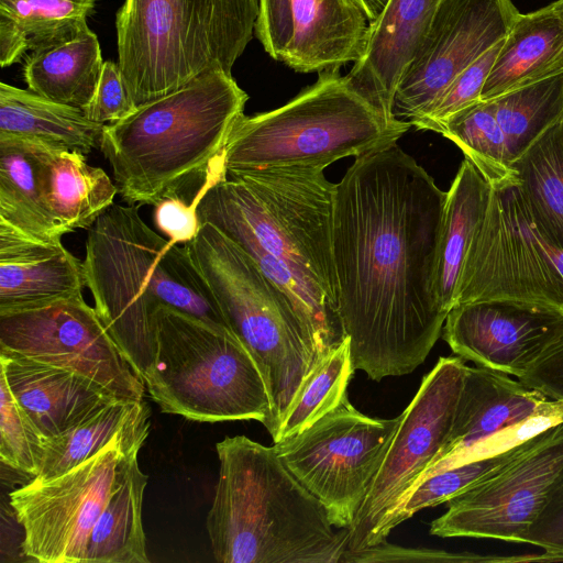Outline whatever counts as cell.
<instances>
[{
    "label": "cell",
    "instance_id": "cell-30",
    "mask_svg": "<svg viewBox=\"0 0 563 563\" xmlns=\"http://www.w3.org/2000/svg\"><path fill=\"white\" fill-rule=\"evenodd\" d=\"M538 230L563 247V118L510 164Z\"/></svg>",
    "mask_w": 563,
    "mask_h": 563
},
{
    "label": "cell",
    "instance_id": "cell-8",
    "mask_svg": "<svg viewBox=\"0 0 563 563\" xmlns=\"http://www.w3.org/2000/svg\"><path fill=\"white\" fill-rule=\"evenodd\" d=\"M238 340L265 380L275 437L306 379L323 357L289 298L235 242L211 223L184 244Z\"/></svg>",
    "mask_w": 563,
    "mask_h": 563
},
{
    "label": "cell",
    "instance_id": "cell-14",
    "mask_svg": "<svg viewBox=\"0 0 563 563\" xmlns=\"http://www.w3.org/2000/svg\"><path fill=\"white\" fill-rule=\"evenodd\" d=\"M466 364L440 357L423 376L374 476L353 523L346 551L376 545L382 525L444 445L454 418Z\"/></svg>",
    "mask_w": 563,
    "mask_h": 563
},
{
    "label": "cell",
    "instance_id": "cell-39",
    "mask_svg": "<svg viewBox=\"0 0 563 563\" xmlns=\"http://www.w3.org/2000/svg\"><path fill=\"white\" fill-rule=\"evenodd\" d=\"M135 109L123 82L119 64L104 62L93 98L82 109L85 115L91 121L109 124L124 119Z\"/></svg>",
    "mask_w": 563,
    "mask_h": 563
},
{
    "label": "cell",
    "instance_id": "cell-44",
    "mask_svg": "<svg viewBox=\"0 0 563 563\" xmlns=\"http://www.w3.org/2000/svg\"><path fill=\"white\" fill-rule=\"evenodd\" d=\"M365 13L369 23L375 21L388 0H353Z\"/></svg>",
    "mask_w": 563,
    "mask_h": 563
},
{
    "label": "cell",
    "instance_id": "cell-24",
    "mask_svg": "<svg viewBox=\"0 0 563 563\" xmlns=\"http://www.w3.org/2000/svg\"><path fill=\"white\" fill-rule=\"evenodd\" d=\"M563 71V19L553 3L519 13L483 87L482 100Z\"/></svg>",
    "mask_w": 563,
    "mask_h": 563
},
{
    "label": "cell",
    "instance_id": "cell-29",
    "mask_svg": "<svg viewBox=\"0 0 563 563\" xmlns=\"http://www.w3.org/2000/svg\"><path fill=\"white\" fill-rule=\"evenodd\" d=\"M48 205L65 233L90 229L111 206L115 184L100 167L87 163L86 155L56 147L44 169Z\"/></svg>",
    "mask_w": 563,
    "mask_h": 563
},
{
    "label": "cell",
    "instance_id": "cell-34",
    "mask_svg": "<svg viewBox=\"0 0 563 563\" xmlns=\"http://www.w3.org/2000/svg\"><path fill=\"white\" fill-rule=\"evenodd\" d=\"M354 371L346 336L310 373L273 438L274 443L299 434L338 407L347 395Z\"/></svg>",
    "mask_w": 563,
    "mask_h": 563
},
{
    "label": "cell",
    "instance_id": "cell-13",
    "mask_svg": "<svg viewBox=\"0 0 563 563\" xmlns=\"http://www.w3.org/2000/svg\"><path fill=\"white\" fill-rule=\"evenodd\" d=\"M562 489L563 421L530 438L508 464L450 499L430 533L525 543Z\"/></svg>",
    "mask_w": 563,
    "mask_h": 563
},
{
    "label": "cell",
    "instance_id": "cell-16",
    "mask_svg": "<svg viewBox=\"0 0 563 563\" xmlns=\"http://www.w3.org/2000/svg\"><path fill=\"white\" fill-rule=\"evenodd\" d=\"M518 14L511 0H441L400 79L394 117H422L462 70L506 37Z\"/></svg>",
    "mask_w": 563,
    "mask_h": 563
},
{
    "label": "cell",
    "instance_id": "cell-25",
    "mask_svg": "<svg viewBox=\"0 0 563 563\" xmlns=\"http://www.w3.org/2000/svg\"><path fill=\"white\" fill-rule=\"evenodd\" d=\"M490 189V184L465 158L446 191L434 283L438 301L446 313L455 303L465 258L486 212Z\"/></svg>",
    "mask_w": 563,
    "mask_h": 563
},
{
    "label": "cell",
    "instance_id": "cell-38",
    "mask_svg": "<svg viewBox=\"0 0 563 563\" xmlns=\"http://www.w3.org/2000/svg\"><path fill=\"white\" fill-rule=\"evenodd\" d=\"M503 42L504 40L462 70L430 109L422 117L410 122L411 125L419 130L439 132L441 124L451 115L482 100L483 87Z\"/></svg>",
    "mask_w": 563,
    "mask_h": 563
},
{
    "label": "cell",
    "instance_id": "cell-9",
    "mask_svg": "<svg viewBox=\"0 0 563 563\" xmlns=\"http://www.w3.org/2000/svg\"><path fill=\"white\" fill-rule=\"evenodd\" d=\"M153 329L144 384L163 412L200 422L253 419L269 429L265 380L233 333L168 306L156 310Z\"/></svg>",
    "mask_w": 563,
    "mask_h": 563
},
{
    "label": "cell",
    "instance_id": "cell-27",
    "mask_svg": "<svg viewBox=\"0 0 563 563\" xmlns=\"http://www.w3.org/2000/svg\"><path fill=\"white\" fill-rule=\"evenodd\" d=\"M104 124L80 108L0 84V133L37 139L85 155L100 148Z\"/></svg>",
    "mask_w": 563,
    "mask_h": 563
},
{
    "label": "cell",
    "instance_id": "cell-4",
    "mask_svg": "<svg viewBox=\"0 0 563 563\" xmlns=\"http://www.w3.org/2000/svg\"><path fill=\"white\" fill-rule=\"evenodd\" d=\"M220 468L207 531L221 563H339L349 528L288 471L274 446L245 435L216 444Z\"/></svg>",
    "mask_w": 563,
    "mask_h": 563
},
{
    "label": "cell",
    "instance_id": "cell-17",
    "mask_svg": "<svg viewBox=\"0 0 563 563\" xmlns=\"http://www.w3.org/2000/svg\"><path fill=\"white\" fill-rule=\"evenodd\" d=\"M368 30L353 0H260L254 32L275 60L321 73L360 60Z\"/></svg>",
    "mask_w": 563,
    "mask_h": 563
},
{
    "label": "cell",
    "instance_id": "cell-18",
    "mask_svg": "<svg viewBox=\"0 0 563 563\" xmlns=\"http://www.w3.org/2000/svg\"><path fill=\"white\" fill-rule=\"evenodd\" d=\"M563 324V313L509 300L457 303L449 311L442 336L463 360L522 376Z\"/></svg>",
    "mask_w": 563,
    "mask_h": 563
},
{
    "label": "cell",
    "instance_id": "cell-32",
    "mask_svg": "<svg viewBox=\"0 0 563 563\" xmlns=\"http://www.w3.org/2000/svg\"><path fill=\"white\" fill-rule=\"evenodd\" d=\"M137 459L126 479L112 494L87 542L84 563H148L142 522L147 484Z\"/></svg>",
    "mask_w": 563,
    "mask_h": 563
},
{
    "label": "cell",
    "instance_id": "cell-7",
    "mask_svg": "<svg viewBox=\"0 0 563 563\" xmlns=\"http://www.w3.org/2000/svg\"><path fill=\"white\" fill-rule=\"evenodd\" d=\"M409 121L388 120L339 69L318 79L284 106L235 122L222 154L225 172L276 167L324 169L397 142Z\"/></svg>",
    "mask_w": 563,
    "mask_h": 563
},
{
    "label": "cell",
    "instance_id": "cell-26",
    "mask_svg": "<svg viewBox=\"0 0 563 563\" xmlns=\"http://www.w3.org/2000/svg\"><path fill=\"white\" fill-rule=\"evenodd\" d=\"M103 64L98 37L88 26L70 40L31 52L23 77L34 93L82 110L93 98Z\"/></svg>",
    "mask_w": 563,
    "mask_h": 563
},
{
    "label": "cell",
    "instance_id": "cell-6",
    "mask_svg": "<svg viewBox=\"0 0 563 563\" xmlns=\"http://www.w3.org/2000/svg\"><path fill=\"white\" fill-rule=\"evenodd\" d=\"M260 0H125L119 67L137 108L209 70L230 75L253 37Z\"/></svg>",
    "mask_w": 563,
    "mask_h": 563
},
{
    "label": "cell",
    "instance_id": "cell-43",
    "mask_svg": "<svg viewBox=\"0 0 563 563\" xmlns=\"http://www.w3.org/2000/svg\"><path fill=\"white\" fill-rule=\"evenodd\" d=\"M525 543L541 548L552 561H563V489L531 527Z\"/></svg>",
    "mask_w": 563,
    "mask_h": 563
},
{
    "label": "cell",
    "instance_id": "cell-36",
    "mask_svg": "<svg viewBox=\"0 0 563 563\" xmlns=\"http://www.w3.org/2000/svg\"><path fill=\"white\" fill-rule=\"evenodd\" d=\"M528 440L506 451L449 467L427 477L385 520L379 529L376 544L387 540V536L396 526L411 518L416 512L448 503L482 479L492 476L515 459L526 448Z\"/></svg>",
    "mask_w": 563,
    "mask_h": 563
},
{
    "label": "cell",
    "instance_id": "cell-21",
    "mask_svg": "<svg viewBox=\"0 0 563 563\" xmlns=\"http://www.w3.org/2000/svg\"><path fill=\"white\" fill-rule=\"evenodd\" d=\"M84 265L63 245L0 220V313L82 295Z\"/></svg>",
    "mask_w": 563,
    "mask_h": 563
},
{
    "label": "cell",
    "instance_id": "cell-33",
    "mask_svg": "<svg viewBox=\"0 0 563 563\" xmlns=\"http://www.w3.org/2000/svg\"><path fill=\"white\" fill-rule=\"evenodd\" d=\"M504 132L509 164L563 118V71L489 100Z\"/></svg>",
    "mask_w": 563,
    "mask_h": 563
},
{
    "label": "cell",
    "instance_id": "cell-5",
    "mask_svg": "<svg viewBox=\"0 0 563 563\" xmlns=\"http://www.w3.org/2000/svg\"><path fill=\"white\" fill-rule=\"evenodd\" d=\"M247 99L232 75L214 69L104 124L100 150L122 200L155 206L200 190Z\"/></svg>",
    "mask_w": 563,
    "mask_h": 563
},
{
    "label": "cell",
    "instance_id": "cell-1",
    "mask_svg": "<svg viewBox=\"0 0 563 563\" xmlns=\"http://www.w3.org/2000/svg\"><path fill=\"white\" fill-rule=\"evenodd\" d=\"M445 198L397 142L355 157L335 184L339 317L353 368L373 380L413 372L442 332L434 283Z\"/></svg>",
    "mask_w": 563,
    "mask_h": 563
},
{
    "label": "cell",
    "instance_id": "cell-42",
    "mask_svg": "<svg viewBox=\"0 0 563 563\" xmlns=\"http://www.w3.org/2000/svg\"><path fill=\"white\" fill-rule=\"evenodd\" d=\"M197 199L191 202L180 197H167L154 206V223L158 231L176 244L194 240L200 230Z\"/></svg>",
    "mask_w": 563,
    "mask_h": 563
},
{
    "label": "cell",
    "instance_id": "cell-23",
    "mask_svg": "<svg viewBox=\"0 0 563 563\" xmlns=\"http://www.w3.org/2000/svg\"><path fill=\"white\" fill-rule=\"evenodd\" d=\"M56 147L60 146L0 133V220L35 239L52 242L66 234L48 205L44 187L45 165Z\"/></svg>",
    "mask_w": 563,
    "mask_h": 563
},
{
    "label": "cell",
    "instance_id": "cell-35",
    "mask_svg": "<svg viewBox=\"0 0 563 563\" xmlns=\"http://www.w3.org/2000/svg\"><path fill=\"white\" fill-rule=\"evenodd\" d=\"M438 133L457 145L489 184L515 180L505 135L489 100L457 111L441 124Z\"/></svg>",
    "mask_w": 563,
    "mask_h": 563
},
{
    "label": "cell",
    "instance_id": "cell-2",
    "mask_svg": "<svg viewBox=\"0 0 563 563\" xmlns=\"http://www.w3.org/2000/svg\"><path fill=\"white\" fill-rule=\"evenodd\" d=\"M335 184L321 168L225 172L217 165L198 195L200 224L242 247L289 298L324 356L344 339L333 254Z\"/></svg>",
    "mask_w": 563,
    "mask_h": 563
},
{
    "label": "cell",
    "instance_id": "cell-12",
    "mask_svg": "<svg viewBox=\"0 0 563 563\" xmlns=\"http://www.w3.org/2000/svg\"><path fill=\"white\" fill-rule=\"evenodd\" d=\"M401 417H367L353 407L346 395L309 428L273 446L288 471L324 506L331 523L339 529L349 528Z\"/></svg>",
    "mask_w": 563,
    "mask_h": 563
},
{
    "label": "cell",
    "instance_id": "cell-20",
    "mask_svg": "<svg viewBox=\"0 0 563 563\" xmlns=\"http://www.w3.org/2000/svg\"><path fill=\"white\" fill-rule=\"evenodd\" d=\"M1 374L45 440L84 421L119 398L77 372L0 351Z\"/></svg>",
    "mask_w": 563,
    "mask_h": 563
},
{
    "label": "cell",
    "instance_id": "cell-45",
    "mask_svg": "<svg viewBox=\"0 0 563 563\" xmlns=\"http://www.w3.org/2000/svg\"><path fill=\"white\" fill-rule=\"evenodd\" d=\"M556 11L559 12V14L561 15V18L563 19V0H558L555 2H553Z\"/></svg>",
    "mask_w": 563,
    "mask_h": 563
},
{
    "label": "cell",
    "instance_id": "cell-41",
    "mask_svg": "<svg viewBox=\"0 0 563 563\" xmlns=\"http://www.w3.org/2000/svg\"><path fill=\"white\" fill-rule=\"evenodd\" d=\"M518 379L563 405V324Z\"/></svg>",
    "mask_w": 563,
    "mask_h": 563
},
{
    "label": "cell",
    "instance_id": "cell-22",
    "mask_svg": "<svg viewBox=\"0 0 563 563\" xmlns=\"http://www.w3.org/2000/svg\"><path fill=\"white\" fill-rule=\"evenodd\" d=\"M441 0H388L369 23L364 53L346 75L388 120L402 75L426 35Z\"/></svg>",
    "mask_w": 563,
    "mask_h": 563
},
{
    "label": "cell",
    "instance_id": "cell-31",
    "mask_svg": "<svg viewBox=\"0 0 563 563\" xmlns=\"http://www.w3.org/2000/svg\"><path fill=\"white\" fill-rule=\"evenodd\" d=\"M151 410L144 400H114L63 433L45 440V452L33 481L64 474L120 434L150 432Z\"/></svg>",
    "mask_w": 563,
    "mask_h": 563
},
{
    "label": "cell",
    "instance_id": "cell-11",
    "mask_svg": "<svg viewBox=\"0 0 563 563\" xmlns=\"http://www.w3.org/2000/svg\"><path fill=\"white\" fill-rule=\"evenodd\" d=\"M146 438L120 434L64 474L14 489L10 505L23 529L22 553L42 563H84L90 532Z\"/></svg>",
    "mask_w": 563,
    "mask_h": 563
},
{
    "label": "cell",
    "instance_id": "cell-19",
    "mask_svg": "<svg viewBox=\"0 0 563 563\" xmlns=\"http://www.w3.org/2000/svg\"><path fill=\"white\" fill-rule=\"evenodd\" d=\"M558 406L506 373L466 365L449 437L408 494L427 477L459 465L479 443Z\"/></svg>",
    "mask_w": 563,
    "mask_h": 563
},
{
    "label": "cell",
    "instance_id": "cell-28",
    "mask_svg": "<svg viewBox=\"0 0 563 563\" xmlns=\"http://www.w3.org/2000/svg\"><path fill=\"white\" fill-rule=\"evenodd\" d=\"M96 0H0V64L70 40L88 27Z\"/></svg>",
    "mask_w": 563,
    "mask_h": 563
},
{
    "label": "cell",
    "instance_id": "cell-10",
    "mask_svg": "<svg viewBox=\"0 0 563 563\" xmlns=\"http://www.w3.org/2000/svg\"><path fill=\"white\" fill-rule=\"evenodd\" d=\"M490 188L454 306L509 300L563 313V247L534 225L515 180L490 184Z\"/></svg>",
    "mask_w": 563,
    "mask_h": 563
},
{
    "label": "cell",
    "instance_id": "cell-15",
    "mask_svg": "<svg viewBox=\"0 0 563 563\" xmlns=\"http://www.w3.org/2000/svg\"><path fill=\"white\" fill-rule=\"evenodd\" d=\"M0 351L77 372L119 399L143 400L144 382L82 295L0 313Z\"/></svg>",
    "mask_w": 563,
    "mask_h": 563
},
{
    "label": "cell",
    "instance_id": "cell-37",
    "mask_svg": "<svg viewBox=\"0 0 563 563\" xmlns=\"http://www.w3.org/2000/svg\"><path fill=\"white\" fill-rule=\"evenodd\" d=\"M45 439L18 404L0 374V459L9 467L32 475L38 473Z\"/></svg>",
    "mask_w": 563,
    "mask_h": 563
},
{
    "label": "cell",
    "instance_id": "cell-3",
    "mask_svg": "<svg viewBox=\"0 0 563 563\" xmlns=\"http://www.w3.org/2000/svg\"><path fill=\"white\" fill-rule=\"evenodd\" d=\"M82 265L98 317L143 382L154 357L153 317L161 306L233 333L186 246L154 232L137 205H113L97 219Z\"/></svg>",
    "mask_w": 563,
    "mask_h": 563
},
{
    "label": "cell",
    "instance_id": "cell-40",
    "mask_svg": "<svg viewBox=\"0 0 563 563\" xmlns=\"http://www.w3.org/2000/svg\"><path fill=\"white\" fill-rule=\"evenodd\" d=\"M485 562L499 561L471 553H451L428 548H406L387 540L358 551H345L340 562L344 563H388V562Z\"/></svg>",
    "mask_w": 563,
    "mask_h": 563
}]
</instances>
